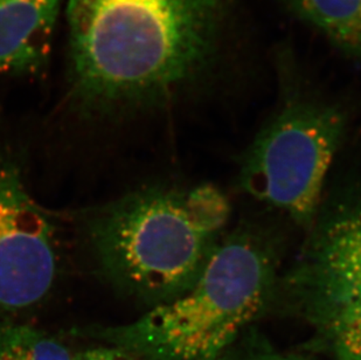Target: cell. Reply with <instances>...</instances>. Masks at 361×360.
Returning a JSON list of instances; mask_svg holds the SVG:
<instances>
[{"label": "cell", "instance_id": "6da1fadb", "mask_svg": "<svg viewBox=\"0 0 361 360\" xmlns=\"http://www.w3.org/2000/svg\"><path fill=\"white\" fill-rule=\"evenodd\" d=\"M73 95L113 110L154 102L213 68L233 0H67Z\"/></svg>", "mask_w": 361, "mask_h": 360}, {"label": "cell", "instance_id": "7a4b0ae2", "mask_svg": "<svg viewBox=\"0 0 361 360\" xmlns=\"http://www.w3.org/2000/svg\"><path fill=\"white\" fill-rule=\"evenodd\" d=\"M231 210L212 184L147 187L94 211L87 238L106 281L152 308L200 277L225 238Z\"/></svg>", "mask_w": 361, "mask_h": 360}, {"label": "cell", "instance_id": "3957f363", "mask_svg": "<svg viewBox=\"0 0 361 360\" xmlns=\"http://www.w3.org/2000/svg\"><path fill=\"white\" fill-rule=\"evenodd\" d=\"M279 258L249 231L225 236L195 284L131 323L73 330L145 360H221L279 292Z\"/></svg>", "mask_w": 361, "mask_h": 360}, {"label": "cell", "instance_id": "277c9868", "mask_svg": "<svg viewBox=\"0 0 361 360\" xmlns=\"http://www.w3.org/2000/svg\"><path fill=\"white\" fill-rule=\"evenodd\" d=\"M346 128L341 106L323 97L290 95L245 151L242 190L302 227H312Z\"/></svg>", "mask_w": 361, "mask_h": 360}, {"label": "cell", "instance_id": "5b68a950", "mask_svg": "<svg viewBox=\"0 0 361 360\" xmlns=\"http://www.w3.org/2000/svg\"><path fill=\"white\" fill-rule=\"evenodd\" d=\"M59 269L53 217L28 191L17 163L0 157V313L38 306L54 288Z\"/></svg>", "mask_w": 361, "mask_h": 360}, {"label": "cell", "instance_id": "8992f818", "mask_svg": "<svg viewBox=\"0 0 361 360\" xmlns=\"http://www.w3.org/2000/svg\"><path fill=\"white\" fill-rule=\"evenodd\" d=\"M286 280L304 313L319 324L361 299V197L331 212L317 224Z\"/></svg>", "mask_w": 361, "mask_h": 360}, {"label": "cell", "instance_id": "52a82bcc", "mask_svg": "<svg viewBox=\"0 0 361 360\" xmlns=\"http://www.w3.org/2000/svg\"><path fill=\"white\" fill-rule=\"evenodd\" d=\"M67 0H0V72H30L47 58Z\"/></svg>", "mask_w": 361, "mask_h": 360}, {"label": "cell", "instance_id": "ba28073f", "mask_svg": "<svg viewBox=\"0 0 361 360\" xmlns=\"http://www.w3.org/2000/svg\"><path fill=\"white\" fill-rule=\"evenodd\" d=\"M290 13L361 61V0H283Z\"/></svg>", "mask_w": 361, "mask_h": 360}, {"label": "cell", "instance_id": "9c48e42d", "mask_svg": "<svg viewBox=\"0 0 361 360\" xmlns=\"http://www.w3.org/2000/svg\"><path fill=\"white\" fill-rule=\"evenodd\" d=\"M0 360H73L68 349L42 330L0 324Z\"/></svg>", "mask_w": 361, "mask_h": 360}, {"label": "cell", "instance_id": "30bf717a", "mask_svg": "<svg viewBox=\"0 0 361 360\" xmlns=\"http://www.w3.org/2000/svg\"><path fill=\"white\" fill-rule=\"evenodd\" d=\"M318 325L338 360H361V299L341 306Z\"/></svg>", "mask_w": 361, "mask_h": 360}, {"label": "cell", "instance_id": "8fae6325", "mask_svg": "<svg viewBox=\"0 0 361 360\" xmlns=\"http://www.w3.org/2000/svg\"><path fill=\"white\" fill-rule=\"evenodd\" d=\"M243 351L235 360H310L303 354L280 351L270 347L264 340L247 338Z\"/></svg>", "mask_w": 361, "mask_h": 360}, {"label": "cell", "instance_id": "7c38bea8", "mask_svg": "<svg viewBox=\"0 0 361 360\" xmlns=\"http://www.w3.org/2000/svg\"><path fill=\"white\" fill-rule=\"evenodd\" d=\"M73 360H133V357L115 347H103L76 354Z\"/></svg>", "mask_w": 361, "mask_h": 360}]
</instances>
